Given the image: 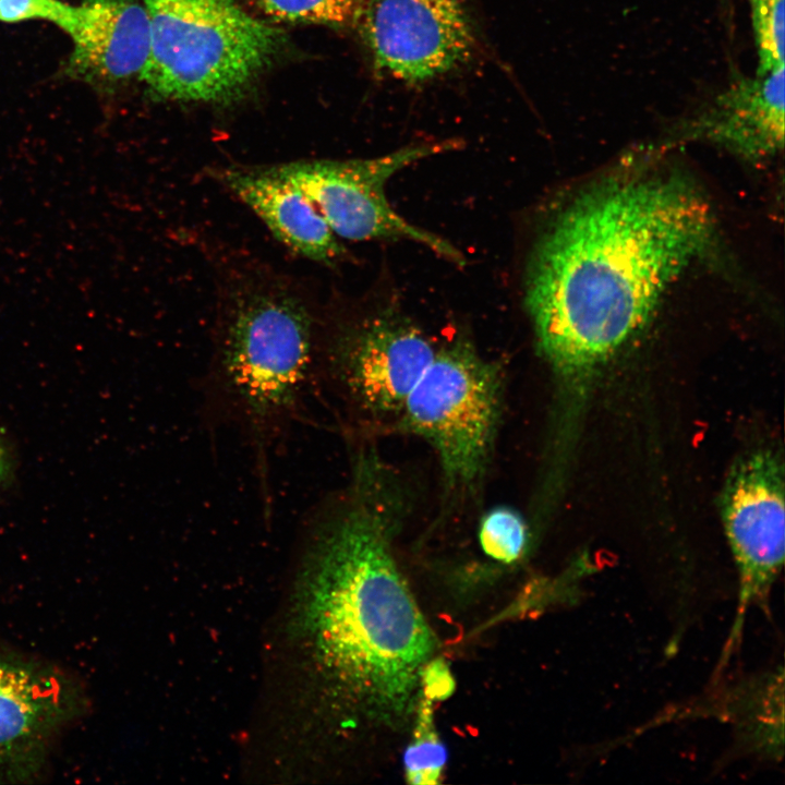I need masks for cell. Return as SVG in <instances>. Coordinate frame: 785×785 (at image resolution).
<instances>
[{"mask_svg":"<svg viewBox=\"0 0 785 785\" xmlns=\"http://www.w3.org/2000/svg\"><path fill=\"white\" fill-rule=\"evenodd\" d=\"M528 533L527 523L517 510L508 506H497L482 517L479 540L487 556L510 564L522 556Z\"/></svg>","mask_w":785,"mask_h":785,"instance_id":"cell-16","label":"cell"},{"mask_svg":"<svg viewBox=\"0 0 785 785\" xmlns=\"http://www.w3.org/2000/svg\"><path fill=\"white\" fill-rule=\"evenodd\" d=\"M725 533L739 576L738 606L720 661L740 639L747 608L766 609L784 563V464L771 449L747 454L733 466L721 496Z\"/></svg>","mask_w":785,"mask_h":785,"instance_id":"cell-7","label":"cell"},{"mask_svg":"<svg viewBox=\"0 0 785 785\" xmlns=\"http://www.w3.org/2000/svg\"><path fill=\"white\" fill-rule=\"evenodd\" d=\"M452 148V142L424 143L371 159L295 161L271 168L311 200L337 237L410 240L463 265L462 253L450 242L397 214L384 189L402 168Z\"/></svg>","mask_w":785,"mask_h":785,"instance_id":"cell-6","label":"cell"},{"mask_svg":"<svg viewBox=\"0 0 785 785\" xmlns=\"http://www.w3.org/2000/svg\"><path fill=\"white\" fill-rule=\"evenodd\" d=\"M74 14V5L60 0H0V21L8 23L46 20L67 32Z\"/></svg>","mask_w":785,"mask_h":785,"instance_id":"cell-18","label":"cell"},{"mask_svg":"<svg viewBox=\"0 0 785 785\" xmlns=\"http://www.w3.org/2000/svg\"><path fill=\"white\" fill-rule=\"evenodd\" d=\"M65 32L73 41L68 71L112 85L141 76L149 55V23L135 0H82Z\"/></svg>","mask_w":785,"mask_h":785,"instance_id":"cell-11","label":"cell"},{"mask_svg":"<svg viewBox=\"0 0 785 785\" xmlns=\"http://www.w3.org/2000/svg\"><path fill=\"white\" fill-rule=\"evenodd\" d=\"M312 321L300 300L277 290L244 297L228 321L220 372L251 421L288 413L304 387L312 359Z\"/></svg>","mask_w":785,"mask_h":785,"instance_id":"cell-5","label":"cell"},{"mask_svg":"<svg viewBox=\"0 0 785 785\" xmlns=\"http://www.w3.org/2000/svg\"><path fill=\"white\" fill-rule=\"evenodd\" d=\"M9 470L8 454L3 445L0 443V486L5 480Z\"/></svg>","mask_w":785,"mask_h":785,"instance_id":"cell-20","label":"cell"},{"mask_svg":"<svg viewBox=\"0 0 785 785\" xmlns=\"http://www.w3.org/2000/svg\"><path fill=\"white\" fill-rule=\"evenodd\" d=\"M502 404L498 366L467 341L437 350L400 412L435 450L447 488L472 487L488 462Z\"/></svg>","mask_w":785,"mask_h":785,"instance_id":"cell-4","label":"cell"},{"mask_svg":"<svg viewBox=\"0 0 785 785\" xmlns=\"http://www.w3.org/2000/svg\"><path fill=\"white\" fill-rule=\"evenodd\" d=\"M691 131L748 159L773 156L784 144V67L733 82Z\"/></svg>","mask_w":785,"mask_h":785,"instance_id":"cell-12","label":"cell"},{"mask_svg":"<svg viewBox=\"0 0 785 785\" xmlns=\"http://www.w3.org/2000/svg\"><path fill=\"white\" fill-rule=\"evenodd\" d=\"M454 679L442 660H431L421 674V689L424 698L428 700H442L449 697L454 691Z\"/></svg>","mask_w":785,"mask_h":785,"instance_id":"cell-19","label":"cell"},{"mask_svg":"<svg viewBox=\"0 0 785 785\" xmlns=\"http://www.w3.org/2000/svg\"><path fill=\"white\" fill-rule=\"evenodd\" d=\"M86 706L83 689L67 673L0 649V783L37 777L52 740Z\"/></svg>","mask_w":785,"mask_h":785,"instance_id":"cell-8","label":"cell"},{"mask_svg":"<svg viewBox=\"0 0 785 785\" xmlns=\"http://www.w3.org/2000/svg\"><path fill=\"white\" fill-rule=\"evenodd\" d=\"M359 480L312 547L300 620L340 688L367 714L394 720L413 706L436 641L392 556L388 492L375 491L369 470Z\"/></svg>","mask_w":785,"mask_h":785,"instance_id":"cell-2","label":"cell"},{"mask_svg":"<svg viewBox=\"0 0 785 785\" xmlns=\"http://www.w3.org/2000/svg\"><path fill=\"white\" fill-rule=\"evenodd\" d=\"M757 45V74L784 67V0H748Z\"/></svg>","mask_w":785,"mask_h":785,"instance_id":"cell-17","label":"cell"},{"mask_svg":"<svg viewBox=\"0 0 785 785\" xmlns=\"http://www.w3.org/2000/svg\"><path fill=\"white\" fill-rule=\"evenodd\" d=\"M276 21L340 26L357 20L365 0H254Z\"/></svg>","mask_w":785,"mask_h":785,"instance_id":"cell-15","label":"cell"},{"mask_svg":"<svg viewBox=\"0 0 785 785\" xmlns=\"http://www.w3.org/2000/svg\"><path fill=\"white\" fill-rule=\"evenodd\" d=\"M224 182L295 253L333 263L343 250L337 235L311 200L273 168L229 169Z\"/></svg>","mask_w":785,"mask_h":785,"instance_id":"cell-13","label":"cell"},{"mask_svg":"<svg viewBox=\"0 0 785 785\" xmlns=\"http://www.w3.org/2000/svg\"><path fill=\"white\" fill-rule=\"evenodd\" d=\"M149 55L140 78L158 99L242 97L282 46L281 32L235 0H143Z\"/></svg>","mask_w":785,"mask_h":785,"instance_id":"cell-3","label":"cell"},{"mask_svg":"<svg viewBox=\"0 0 785 785\" xmlns=\"http://www.w3.org/2000/svg\"><path fill=\"white\" fill-rule=\"evenodd\" d=\"M706 202L683 178H613L564 208L530 262L526 303L559 379L584 377L639 331L712 239Z\"/></svg>","mask_w":785,"mask_h":785,"instance_id":"cell-1","label":"cell"},{"mask_svg":"<svg viewBox=\"0 0 785 785\" xmlns=\"http://www.w3.org/2000/svg\"><path fill=\"white\" fill-rule=\"evenodd\" d=\"M358 19L376 69L407 83L460 67L475 47L459 0H365Z\"/></svg>","mask_w":785,"mask_h":785,"instance_id":"cell-9","label":"cell"},{"mask_svg":"<svg viewBox=\"0 0 785 785\" xmlns=\"http://www.w3.org/2000/svg\"><path fill=\"white\" fill-rule=\"evenodd\" d=\"M436 351L418 328L384 316L364 326L341 350L339 377L367 413L400 414Z\"/></svg>","mask_w":785,"mask_h":785,"instance_id":"cell-10","label":"cell"},{"mask_svg":"<svg viewBox=\"0 0 785 785\" xmlns=\"http://www.w3.org/2000/svg\"><path fill=\"white\" fill-rule=\"evenodd\" d=\"M431 706L426 698L420 703L414 738L404 754L406 776L411 784H436L444 771L446 752L435 733Z\"/></svg>","mask_w":785,"mask_h":785,"instance_id":"cell-14","label":"cell"}]
</instances>
